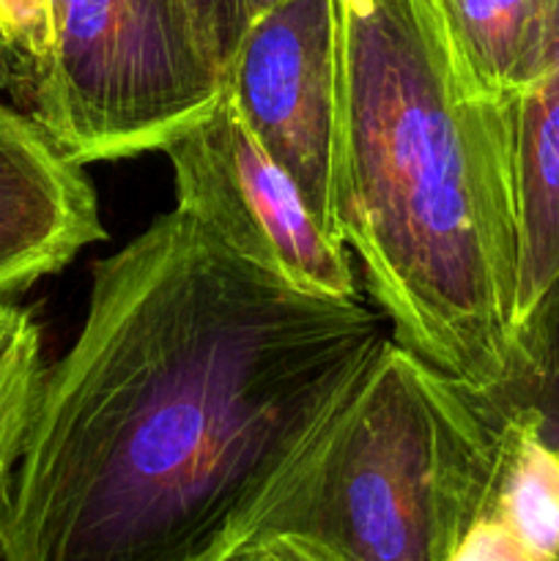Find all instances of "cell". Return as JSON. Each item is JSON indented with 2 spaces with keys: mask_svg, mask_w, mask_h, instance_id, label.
<instances>
[{
  "mask_svg": "<svg viewBox=\"0 0 559 561\" xmlns=\"http://www.w3.org/2000/svg\"><path fill=\"white\" fill-rule=\"evenodd\" d=\"M449 561H535L493 515H482L466 529Z\"/></svg>",
  "mask_w": 559,
  "mask_h": 561,
  "instance_id": "9a60e30c",
  "label": "cell"
},
{
  "mask_svg": "<svg viewBox=\"0 0 559 561\" xmlns=\"http://www.w3.org/2000/svg\"><path fill=\"white\" fill-rule=\"evenodd\" d=\"M162 153L173 168L175 208L241 261L294 290L356 299L349 250L316 217L288 170L252 137L228 91Z\"/></svg>",
  "mask_w": 559,
  "mask_h": 561,
  "instance_id": "5b68a950",
  "label": "cell"
},
{
  "mask_svg": "<svg viewBox=\"0 0 559 561\" xmlns=\"http://www.w3.org/2000/svg\"><path fill=\"white\" fill-rule=\"evenodd\" d=\"M223 66H228L241 33L250 25L247 0H179Z\"/></svg>",
  "mask_w": 559,
  "mask_h": 561,
  "instance_id": "5bb4252c",
  "label": "cell"
},
{
  "mask_svg": "<svg viewBox=\"0 0 559 561\" xmlns=\"http://www.w3.org/2000/svg\"><path fill=\"white\" fill-rule=\"evenodd\" d=\"M332 217L392 340L502 400L515 370L513 99L482 91L436 0H334Z\"/></svg>",
  "mask_w": 559,
  "mask_h": 561,
  "instance_id": "7a4b0ae2",
  "label": "cell"
},
{
  "mask_svg": "<svg viewBox=\"0 0 559 561\" xmlns=\"http://www.w3.org/2000/svg\"><path fill=\"white\" fill-rule=\"evenodd\" d=\"M554 561H559V557H557V559H554Z\"/></svg>",
  "mask_w": 559,
  "mask_h": 561,
  "instance_id": "ffe728a7",
  "label": "cell"
},
{
  "mask_svg": "<svg viewBox=\"0 0 559 561\" xmlns=\"http://www.w3.org/2000/svg\"><path fill=\"white\" fill-rule=\"evenodd\" d=\"M53 69V0H0V96L33 118Z\"/></svg>",
  "mask_w": 559,
  "mask_h": 561,
  "instance_id": "7c38bea8",
  "label": "cell"
},
{
  "mask_svg": "<svg viewBox=\"0 0 559 561\" xmlns=\"http://www.w3.org/2000/svg\"><path fill=\"white\" fill-rule=\"evenodd\" d=\"M173 208L93 263L0 510L3 561H230L266 537L384 345Z\"/></svg>",
  "mask_w": 559,
  "mask_h": 561,
  "instance_id": "6da1fadb",
  "label": "cell"
},
{
  "mask_svg": "<svg viewBox=\"0 0 559 561\" xmlns=\"http://www.w3.org/2000/svg\"><path fill=\"white\" fill-rule=\"evenodd\" d=\"M504 422L507 403L384 340L266 537H307L343 561H449L491 510Z\"/></svg>",
  "mask_w": 559,
  "mask_h": 561,
  "instance_id": "3957f363",
  "label": "cell"
},
{
  "mask_svg": "<svg viewBox=\"0 0 559 561\" xmlns=\"http://www.w3.org/2000/svg\"><path fill=\"white\" fill-rule=\"evenodd\" d=\"M488 515L535 561L559 557V453L543 438L532 409L507 403L497 485Z\"/></svg>",
  "mask_w": 559,
  "mask_h": 561,
  "instance_id": "30bf717a",
  "label": "cell"
},
{
  "mask_svg": "<svg viewBox=\"0 0 559 561\" xmlns=\"http://www.w3.org/2000/svg\"><path fill=\"white\" fill-rule=\"evenodd\" d=\"M518 208V296L513 334L524 332L559 283V69L510 102Z\"/></svg>",
  "mask_w": 559,
  "mask_h": 561,
  "instance_id": "ba28073f",
  "label": "cell"
},
{
  "mask_svg": "<svg viewBox=\"0 0 559 561\" xmlns=\"http://www.w3.org/2000/svg\"><path fill=\"white\" fill-rule=\"evenodd\" d=\"M504 403L537 416L543 438L559 453V283L515 340V370Z\"/></svg>",
  "mask_w": 559,
  "mask_h": 561,
  "instance_id": "4fadbf2b",
  "label": "cell"
},
{
  "mask_svg": "<svg viewBox=\"0 0 559 561\" xmlns=\"http://www.w3.org/2000/svg\"><path fill=\"white\" fill-rule=\"evenodd\" d=\"M42 378V329L22 307L0 305V510L25 447Z\"/></svg>",
  "mask_w": 559,
  "mask_h": 561,
  "instance_id": "8fae6325",
  "label": "cell"
},
{
  "mask_svg": "<svg viewBox=\"0 0 559 561\" xmlns=\"http://www.w3.org/2000/svg\"><path fill=\"white\" fill-rule=\"evenodd\" d=\"M482 91L515 99L559 69V0H436Z\"/></svg>",
  "mask_w": 559,
  "mask_h": 561,
  "instance_id": "9c48e42d",
  "label": "cell"
},
{
  "mask_svg": "<svg viewBox=\"0 0 559 561\" xmlns=\"http://www.w3.org/2000/svg\"><path fill=\"white\" fill-rule=\"evenodd\" d=\"M266 561H343L318 542L299 535H274L258 542Z\"/></svg>",
  "mask_w": 559,
  "mask_h": 561,
  "instance_id": "2e32d148",
  "label": "cell"
},
{
  "mask_svg": "<svg viewBox=\"0 0 559 561\" xmlns=\"http://www.w3.org/2000/svg\"><path fill=\"white\" fill-rule=\"evenodd\" d=\"M225 66L179 0H53L33 118L80 164L164 151L225 96Z\"/></svg>",
  "mask_w": 559,
  "mask_h": 561,
  "instance_id": "277c9868",
  "label": "cell"
},
{
  "mask_svg": "<svg viewBox=\"0 0 559 561\" xmlns=\"http://www.w3.org/2000/svg\"><path fill=\"white\" fill-rule=\"evenodd\" d=\"M228 99L269 157L338 236L332 164L338 131L334 0H277L255 14L225 66Z\"/></svg>",
  "mask_w": 559,
  "mask_h": 561,
  "instance_id": "8992f818",
  "label": "cell"
},
{
  "mask_svg": "<svg viewBox=\"0 0 559 561\" xmlns=\"http://www.w3.org/2000/svg\"><path fill=\"white\" fill-rule=\"evenodd\" d=\"M82 168L36 118L0 102V299L58 274L104 239Z\"/></svg>",
  "mask_w": 559,
  "mask_h": 561,
  "instance_id": "52a82bcc",
  "label": "cell"
},
{
  "mask_svg": "<svg viewBox=\"0 0 559 561\" xmlns=\"http://www.w3.org/2000/svg\"><path fill=\"white\" fill-rule=\"evenodd\" d=\"M0 561H3V553H0Z\"/></svg>",
  "mask_w": 559,
  "mask_h": 561,
  "instance_id": "d6986e66",
  "label": "cell"
},
{
  "mask_svg": "<svg viewBox=\"0 0 559 561\" xmlns=\"http://www.w3.org/2000/svg\"><path fill=\"white\" fill-rule=\"evenodd\" d=\"M230 561H266V559H263L261 546H258V542H255V546H250V548H244V551H241V553H236V557L230 559Z\"/></svg>",
  "mask_w": 559,
  "mask_h": 561,
  "instance_id": "e0dca14e",
  "label": "cell"
},
{
  "mask_svg": "<svg viewBox=\"0 0 559 561\" xmlns=\"http://www.w3.org/2000/svg\"><path fill=\"white\" fill-rule=\"evenodd\" d=\"M272 3H277V0H247V9H250V16L261 14L263 9H269Z\"/></svg>",
  "mask_w": 559,
  "mask_h": 561,
  "instance_id": "ac0fdd59",
  "label": "cell"
}]
</instances>
